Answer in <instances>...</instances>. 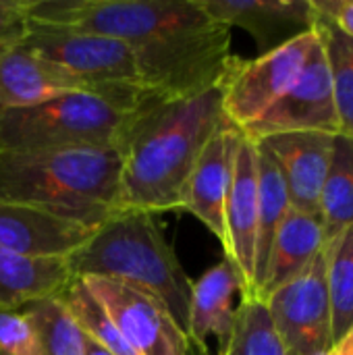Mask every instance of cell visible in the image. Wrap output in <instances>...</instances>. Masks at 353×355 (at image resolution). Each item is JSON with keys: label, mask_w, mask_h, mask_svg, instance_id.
Segmentation results:
<instances>
[{"label": "cell", "mask_w": 353, "mask_h": 355, "mask_svg": "<svg viewBox=\"0 0 353 355\" xmlns=\"http://www.w3.org/2000/svg\"><path fill=\"white\" fill-rule=\"evenodd\" d=\"M0 355H44L40 337L23 310L0 308Z\"/></svg>", "instance_id": "4316f807"}, {"label": "cell", "mask_w": 353, "mask_h": 355, "mask_svg": "<svg viewBox=\"0 0 353 355\" xmlns=\"http://www.w3.org/2000/svg\"><path fill=\"white\" fill-rule=\"evenodd\" d=\"M329 252V302L333 347L353 329V225Z\"/></svg>", "instance_id": "603a6c76"}, {"label": "cell", "mask_w": 353, "mask_h": 355, "mask_svg": "<svg viewBox=\"0 0 353 355\" xmlns=\"http://www.w3.org/2000/svg\"><path fill=\"white\" fill-rule=\"evenodd\" d=\"M291 131H320L329 135L341 133L331 71L320 35L295 83L241 133L256 141L268 135Z\"/></svg>", "instance_id": "30bf717a"}, {"label": "cell", "mask_w": 353, "mask_h": 355, "mask_svg": "<svg viewBox=\"0 0 353 355\" xmlns=\"http://www.w3.org/2000/svg\"><path fill=\"white\" fill-rule=\"evenodd\" d=\"M83 352H85V355H112L108 354L102 345H98L94 339H89L85 333H83Z\"/></svg>", "instance_id": "4dcf8cb0"}, {"label": "cell", "mask_w": 353, "mask_h": 355, "mask_svg": "<svg viewBox=\"0 0 353 355\" xmlns=\"http://www.w3.org/2000/svg\"><path fill=\"white\" fill-rule=\"evenodd\" d=\"M69 260L0 252V308L23 310L60 295L73 281Z\"/></svg>", "instance_id": "d6986e66"}, {"label": "cell", "mask_w": 353, "mask_h": 355, "mask_svg": "<svg viewBox=\"0 0 353 355\" xmlns=\"http://www.w3.org/2000/svg\"><path fill=\"white\" fill-rule=\"evenodd\" d=\"M71 92H87L60 67L40 58L21 42L0 44V112L35 106Z\"/></svg>", "instance_id": "e0dca14e"}, {"label": "cell", "mask_w": 353, "mask_h": 355, "mask_svg": "<svg viewBox=\"0 0 353 355\" xmlns=\"http://www.w3.org/2000/svg\"><path fill=\"white\" fill-rule=\"evenodd\" d=\"M23 312L29 316L40 337L44 355H85L83 331L58 295L31 304L23 308Z\"/></svg>", "instance_id": "d4e9b609"}, {"label": "cell", "mask_w": 353, "mask_h": 355, "mask_svg": "<svg viewBox=\"0 0 353 355\" xmlns=\"http://www.w3.org/2000/svg\"><path fill=\"white\" fill-rule=\"evenodd\" d=\"M29 27V0H0V44L21 42Z\"/></svg>", "instance_id": "83f0119b"}, {"label": "cell", "mask_w": 353, "mask_h": 355, "mask_svg": "<svg viewBox=\"0 0 353 355\" xmlns=\"http://www.w3.org/2000/svg\"><path fill=\"white\" fill-rule=\"evenodd\" d=\"M258 231V156L256 141L241 133L231 187L225 204V258L241 279V300L254 297V252Z\"/></svg>", "instance_id": "8fae6325"}, {"label": "cell", "mask_w": 353, "mask_h": 355, "mask_svg": "<svg viewBox=\"0 0 353 355\" xmlns=\"http://www.w3.org/2000/svg\"><path fill=\"white\" fill-rule=\"evenodd\" d=\"M279 166L293 210L318 216L320 191L331 166L335 135L291 131L256 139Z\"/></svg>", "instance_id": "4fadbf2b"}, {"label": "cell", "mask_w": 353, "mask_h": 355, "mask_svg": "<svg viewBox=\"0 0 353 355\" xmlns=\"http://www.w3.org/2000/svg\"><path fill=\"white\" fill-rule=\"evenodd\" d=\"M202 8L227 27H241L262 54H268L316 27L312 0H200Z\"/></svg>", "instance_id": "7c38bea8"}, {"label": "cell", "mask_w": 353, "mask_h": 355, "mask_svg": "<svg viewBox=\"0 0 353 355\" xmlns=\"http://www.w3.org/2000/svg\"><path fill=\"white\" fill-rule=\"evenodd\" d=\"M29 21L123 42L156 100L221 85L233 62L231 27L214 21L200 0H29Z\"/></svg>", "instance_id": "6da1fadb"}, {"label": "cell", "mask_w": 353, "mask_h": 355, "mask_svg": "<svg viewBox=\"0 0 353 355\" xmlns=\"http://www.w3.org/2000/svg\"><path fill=\"white\" fill-rule=\"evenodd\" d=\"M137 355H189L185 331L166 306L135 287L104 277H79Z\"/></svg>", "instance_id": "9c48e42d"}, {"label": "cell", "mask_w": 353, "mask_h": 355, "mask_svg": "<svg viewBox=\"0 0 353 355\" xmlns=\"http://www.w3.org/2000/svg\"><path fill=\"white\" fill-rule=\"evenodd\" d=\"M225 355H289L260 300H241Z\"/></svg>", "instance_id": "484cf974"}, {"label": "cell", "mask_w": 353, "mask_h": 355, "mask_svg": "<svg viewBox=\"0 0 353 355\" xmlns=\"http://www.w3.org/2000/svg\"><path fill=\"white\" fill-rule=\"evenodd\" d=\"M322 248L325 235L320 218L291 208L277 231L258 300L264 302L279 287L298 279L322 252Z\"/></svg>", "instance_id": "ac0fdd59"}, {"label": "cell", "mask_w": 353, "mask_h": 355, "mask_svg": "<svg viewBox=\"0 0 353 355\" xmlns=\"http://www.w3.org/2000/svg\"><path fill=\"white\" fill-rule=\"evenodd\" d=\"M73 277H104L160 300L187 331L191 279L162 235L156 214L119 210L71 258Z\"/></svg>", "instance_id": "277c9868"}, {"label": "cell", "mask_w": 353, "mask_h": 355, "mask_svg": "<svg viewBox=\"0 0 353 355\" xmlns=\"http://www.w3.org/2000/svg\"><path fill=\"white\" fill-rule=\"evenodd\" d=\"M96 229L35 208L0 204V252L6 254L69 260Z\"/></svg>", "instance_id": "2e32d148"}, {"label": "cell", "mask_w": 353, "mask_h": 355, "mask_svg": "<svg viewBox=\"0 0 353 355\" xmlns=\"http://www.w3.org/2000/svg\"><path fill=\"white\" fill-rule=\"evenodd\" d=\"M258 156V231H256V252H254V297L258 300L268 256L277 237V231L291 210L289 193L283 175L270 154L256 144Z\"/></svg>", "instance_id": "ffe728a7"}, {"label": "cell", "mask_w": 353, "mask_h": 355, "mask_svg": "<svg viewBox=\"0 0 353 355\" xmlns=\"http://www.w3.org/2000/svg\"><path fill=\"white\" fill-rule=\"evenodd\" d=\"M21 44L40 58L67 71L92 94L137 106L156 100L144 89L131 50L114 37L77 27L29 21Z\"/></svg>", "instance_id": "8992f818"}, {"label": "cell", "mask_w": 353, "mask_h": 355, "mask_svg": "<svg viewBox=\"0 0 353 355\" xmlns=\"http://www.w3.org/2000/svg\"><path fill=\"white\" fill-rule=\"evenodd\" d=\"M329 252L291 283L264 300L270 322L289 355H327L333 349L331 302H329Z\"/></svg>", "instance_id": "ba28073f"}, {"label": "cell", "mask_w": 353, "mask_h": 355, "mask_svg": "<svg viewBox=\"0 0 353 355\" xmlns=\"http://www.w3.org/2000/svg\"><path fill=\"white\" fill-rule=\"evenodd\" d=\"M58 297L62 300V304L67 306L69 314L79 324V329L89 339H94L98 345H102L108 354L137 355L123 339V335L119 333V329L114 327V322L110 320L106 310L87 291L85 283L79 277H75Z\"/></svg>", "instance_id": "cb8c5ba5"}, {"label": "cell", "mask_w": 353, "mask_h": 355, "mask_svg": "<svg viewBox=\"0 0 353 355\" xmlns=\"http://www.w3.org/2000/svg\"><path fill=\"white\" fill-rule=\"evenodd\" d=\"M316 27L254 60L233 56L223 79V112L239 131L254 125L300 77L314 44Z\"/></svg>", "instance_id": "52a82bcc"}, {"label": "cell", "mask_w": 353, "mask_h": 355, "mask_svg": "<svg viewBox=\"0 0 353 355\" xmlns=\"http://www.w3.org/2000/svg\"><path fill=\"white\" fill-rule=\"evenodd\" d=\"M241 293V279L235 266L223 258L210 270H206L191 285V302L187 316V341L200 355L210 354L214 341V355H225L235 327L233 308L235 295Z\"/></svg>", "instance_id": "9a60e30c"}, {"label": "cell", "mask_w": 353, "mask_h": 355, "mask_svg": "<svg viewBox=\"0 0 353 355\" xmlns=\"http://www.w3.org/2000/svg\"><path fill=\"white\" fill-rule=\"evenodd\" d=\"M239 137L241 131L231 123L221 127L204 146L183 191L181 208L193 214L221 245L225 243V204Z\"/></svg>", "instance_id": "5bb4252c"}, {"label": "cell", "mask_w": 353, "mask_h": 355, "mask_svg": "<svg viewBox=\"0 0 353 355\" xmlns=\"http://www.w3.org/2000/svg\"><path fill=\"white\" fill-rule=\"evenodd\" d=\"M123 150L0 152V204L35 208L87 227L119 212Z\"/></svg>", "instance_id": "3957f363"}, {"label": "cell", "mask_w": 353, "mask_h": 355, "mask_svg": "<svg viewBox=\"0 0 353 355\" xmlns=\"http://www.w3.org/2000/svg\"><path fill=\"white\" fill-rule=\"evenodd\" d=\"M141 106L92 92H71L35 106L4 110L0 112V152L67 148L123 150L131 123Z\"/></svg>", "instance_id": "5b68a950"}, {"label": "cell", "mask_w": 353, "mask_h": 355, "mask_svg": "<svg viewBox=\"0 0 353 355\" xmlns=\"http://www.w3.org/2000/svg\"><path fill=\"white\" fill-rule=\"evenodd\" d=\"M318 218L325 250H331L353 225V137L335 135L331 166L320 191Z\"/></svg>", "instance_id": "44dd1931"}, {"label": "cell", "mask_w": 353, "mask_h": 355, "mask_svg": "<svg viewBox=\"0 0 353 355\" xmlns=\"http://www.w3.org/2000/svg\"><path fill=\"white\" fill-rule=\"evenodd\" d=\"M316 31L320 35L331 71L341 133L353 137V40L322 15L316 21Z\"/></svg>", "instance_id": "7402d4cb"}, {"label": "cell", "mask_w": 353, "mask_h": 355, "mask_svg": "<svg viewBox=\"0 0 353 355\" xmlns=\"http://www.w3.org/2000/svg\"><path fill=\"white\" fill-rule=\"evenodd\" d=\"M327 355H353V329Z\"/></svg>", "instance_id": "f546056e"}, {"label": "cell", "mask_w": 353, "mask_h": 355, "mask_svg": "<svg viewBox=\"0 0 353 355\" xmlns=\"http://www.w3.org/2000/svg\"><path fill=\"white\" fill-rule=\"evenodd\" d=\"M227 123L223 83L191 98L144 104L123 144L119 210H179L204 146Z\"/></svg>", "instance_id": "7a4b0ae2"}, {"label": "cell", "mask_w": 353, "mask_h": 355, "mask_svg": "<svg viewBox=\"0 0 353 355\" xmlns=\"http://www.w3.org/2000/svg\"><path fill=\"white\" fill-rule=\"evenodd\" d=\"M318 15L331 19L353 40V0H312Z\"/></svg>", "instance_id": "f1b7e54d"}]
</instances>
